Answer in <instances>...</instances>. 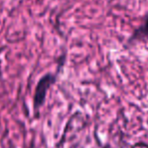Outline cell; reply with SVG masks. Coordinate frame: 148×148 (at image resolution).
I'll use <instances>...</instances> for the list:
<instances>
[{
    "mask_svg": "<svg viewBox=\"0 0 148 148\" xmlns=\"http://www.w3.org/2000/svg\"><path fill=\"white\" fill-rule=\"evenodd\" d=\"M53 82V77L51 76V75H47V76H45L39 81L34 96V105L36 108L40 107L43 104L45 99V95H47V91Z\"/></svg>",
    "mask_w": 148,
    "mask_h": 148,
    "instance_id": "cell-1",
    "label": "cell"
},
{
    "mask_svg": "<svg viewBox=\"0 0 148 148\" xmlns=\"http://www.w3.org/2000/svg\"><path fill=\"white\" fill-rule=\"evenodd\" d=\"M141 38L148 39V15L145 22L143 23V25H141L138 29L135 31L134 35L132 36V40L133 39H141Z\"/></svg>",
    "mask_w": 148,
    "mask_h": 148,
    "instance_id": "cell-2",
    "label": "cell"
}]
</instances>
